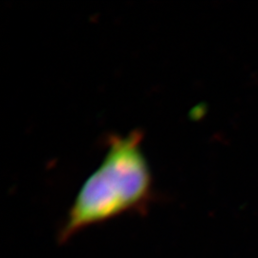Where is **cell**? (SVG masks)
<instances>
[{
  "label": "cell",
  "instance_id": "1",
  "mask_svg": "<svg viewBox=\"0 0 258 258\" xmlns=\"http://www.w3.org/2000/svg\"><path fill=\"white\" fill-rule=\"evenodd\" d=\"M143 131L112 134L100 166L83 182L60 229L65 242L84 229L121 214L144 212L153 199V175Z\"/></svg>",
  "mask_w": 258,
  "mask_h": 258
}]
</instances>
